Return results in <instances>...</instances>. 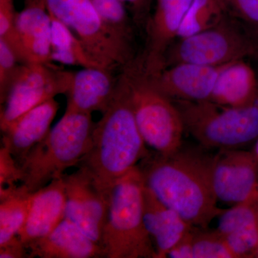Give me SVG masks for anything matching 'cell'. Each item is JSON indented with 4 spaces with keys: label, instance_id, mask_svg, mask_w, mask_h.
<instances>
[{
    "label": "cell",
    "instance_id": "obj_23",
    "mask_svg": "<svg viewBox=\"0 0 258 258\" xmlns=\"http://www.w3.org/2000/svg\"><path fill=\"white\" fill-rule=\"evenodd\" d=\"M227 12L221 0H192L177 37L184 38L217 26L226 18Z\"/></svg>",
    "mask_w": 258,
    "mask_h": 258
},
{
    "label": "cell",
    "instance_id": "obj_18",
    "mask_svg": "<svg viewBox=\"0 0 258 258\" xmlns=\"http://www.w3.org/2000/svg\"><path fill=\"white\" fill-rule=\"evenodd\" d=\"M66 205L62 176L34 193L28 219L18 235L25 245L48 235L66 217Z\"/></svg>",
    "mask_w": 258,
    "mask_h": 258
},
{
    "label": "cell",
    "instance_id": "obj_34",
    "mask_svg": "<svg viewBox=\"0 0 258 258\" xmlns=\"http://www.w3.org/2000/svg\"><path fill=\"white\" fill-rule=\"evenodd\" d=\"M256 257H258V247L257 249V252H256Z\"/></svg>",
    "mask_w": 258,
    "mask_h": 258
},
{
    "label": "cell",
    "instance_id": "obj_20",
    "mask_svg": "<svg viewBox=\"0 0 258 258\" xmlns=\"http://www.w3.org/2000/svg\"><path fill=\"white\" fill-rule=\"evenodd\" d=\"M209 101L233 108L257 103V81L254 70L244 60L227 64L219 76Z\"/></svg>",
    "mask_w": 258,
    "mask_h": 258
},
{
    "label": "cell",
    "instance_id": "obj_3",
    "mask_svg": "<svg viewBox=\"0 0 258 258\" xmlns=\"http://www.w3.org/2000/svg\"><path fill=\"white\" fill-rule=\"evenodd\" d=\"M95 123L91 113L67 109L22 164L23 184L32 193L78 165L91 147Z\"/></svg>",
    "mask_w": 258,
    "mask_h": 258
},
{
    "label": "cell",
    "instance_id": "obj_29",
    "mask_svg": "<svg viewBox=\"0 0 258 258\" xmlns=\"http://www.w3.org/2000/svg\"><path fill=\"white\" fill-rule=\"evenodd\" d=\"M1 258H29L28 248L21 239L16 236L0 247Z\"/></svg>",
    "mask_w": 258,
    "mask_h": 258
},
{
    "label": "cell",
    "instance_id": "obj_21",
    "mask_svg": "<svg viewBox=\"0 0 258 258\" xmlns=\"http://www.w3.org/2000/svg\"><path fill=\"white\" fill-rule=\"evenodd\" d=\"M33 197L34 193L22 184L0 188V247L23 229Z\"/></svg>",
    "mask_w": 258,
    "mask_h": 258
},
{
    "label": "cell",
    "instance_id": "obj_4",
    "mask_svg": "<svg viewBox=\"0 0 258 258\" xmlns=\"http://www.w3.org/2000/svg\"><path fill=\"white\" fill-rule=\"evenodd\" d=\"M144 187L137 166L110 191L101 239L106 258H158L144 224Z\"/></svg>",
    "mask_w": 258,
    "mask_h": 258
},
{
    "label": "cell",
    "instance_id": "obj_16",
    "mask_svg": "<svg viewBox=\"0 0 258 258\" xmlns=\"http://www.w3.org/2000/svg\"><path fill=\"white\" fill-rule=\"evenodd\" d=\"M58 109V102L52 98L27 112L3 132L2 144L20 166L30 151L49 133Z\"/></svg>",
    "mask_w": 258,
    "mask_h": 258
},
{
    "label": "cell",
    "instance_id": "obj_32",
    "mask_svg": "<svg viewBox=\"0 0 258 258\" xmlns=\"http://www.w3.org/2000/svg\"><path fill=\"white\" fill-rule=\"evenodd\" d=\"M252 152H253L254 155L258 158V137L257 139H256L255 144H254V149Z\"/></svg>",
    "mask_w": 258,
    "mask_h": 258
},
{
    "label": "cell",
    "instance_id": "obj_8",
    "mask_svg": "<svg viewBox=\"0 0 258 258\" xmlns=\"http://www.w3.org/2000/svg\"><path fill=\"white\" fill-rule=\"evenodd\" d=\"M258 56V44L225 18L214 28L180 39L164 57V69L179 63L220 66Z\"/></svg>",
    "mask_w": 258,
    "mask_h": 258
},
{
    "label": "cell",
    "instance_id": "obj_25",
    "mask_svg": "<svg viewBox=\"0 0 258 258\" xmlns=\"http://www.w3.org/2000/svg\"><path fill=\"white\" fill-rule=\"evenodd\" d=\"M105 23L120 38L132 43V30L123 2L90 0Z\"/></svg>",
    "mask_w": 258,
    "mask_h": 258
},
{
    "label": "cell",
    "instance_id": "obj_31",
    "mask_svg": "<svg viewBox=\"0 0 258 258\" xmlns=\"http://www.w3.org/2000/svg\"><path fill=\"white\" fill-rule=\"evenodd\" d=\"M123 3H128L133 9L136 20L139 22H143L144 18L149 14L151 0H120Z\"/></svg>",
    "mask_w": 258,
    "mask_h": 258
},
{
    "label": "cell",
    "instance_id": "obj_35",
    "mask_svg": "<svg viewBox=\"0 0 258 258\" xmlns=\"http://www.w3.org/2000/svg\"><path fill=\"white\" fill-rule=\"evenodd\" d=\"M256 191H257V192H258V184H257V188H256Z\"/></svg>",
    "mask_w": 258,
    "mask_h": 258
},
{
    "label": "cell",
    "instance_id": "obj_27",
    "mask_svg": "<svg viewBox=\"0 0 258 258\" xmlns=\"http://www.w3.org/2000/svg\"><path fill=\"white\" fill-rule=\"evenodd\" d=\"M23 169L9 149L2 144L0 149V188L22 182Z\"/></svg>",
    "mask_w": 258,
    "mask_h": 258
},
{
    "label": "cell",
    "instance_id": "obj_28",
    "mask_svg": "<svg viewBox=\"0 0 258 258\" xmlns=\"http://www.w3.org/2000/svg\"><path fill=\"white\" fill-rule=\"evenodd\" d=\"M227 11L247 22L258 25V0H221Z\"/></svg>",
    "mask_w": 258,
    "mask_h": 258
},
{
    "label": "cell",
    "instance_id": "obj_22",
    "mask_svg": "<svg viewBox=\"0 0 258 258\" xmlns=\"http://www.w3.org/2000/svg\"><path fill=\"white\" fill-rule=\"evenodd\" d=\"M50 15L52 19V61L64 64L82 66L83 68H98L90 58L74 32L58 19Z\"/></svg>",
    "mask_w": 258,
    "mask_h": 258
},
{
    "label": "cell",
    "instance_id": "obj_11",
    "mask_svg": "<svg viewBox=\"0 0 258 258\" xmlns=\"http://www.w3.org/2000/svg\"><path fill=\"white\" fill-rule=\"evenodd\" d=\"M212 179L217 201L231 206L242 203L257 188L258 158L240 149L217 151Z\"/></svg>",
    "mask_w": 258,
    "mask_h": 258
},
{
    "label": "cell",
    "instance_id": "obj_12",
    "mask_svg": "<svg viewBox=\"0 0 258 258\" xmlns=\"http://www.w3.org/2000/svg\"><path fill=\"white\" fill-rule=\"evenodd\" d=\"M52 19L46 0H25L16 13L13 36L6 41L23 64L50 63Z\"/></svg>",
    "mask_w": 258,
    "mask_h": 258
},
{
    "label": "cell",
    "instance_id": "obj_26",
    "mask_svg": "<svg viewBox=\"0 0 258 258\" xmlns=\"http://www.w3.org/2000/svg\"><path fill=\"white\" fill-rule=\"evenodd\" d=\"M18 56L4 39L0 38V99L5 101L21 64Z\"/></svg>",
    "mask_w": 258,
    "mask_h": 258
},
{
    "label": "cell",
    "instance_id": "obj_19",
    "mask_svg": "<svg viewBox=\"0 0 258 258\" xmlns=\"http://www.w3.org/2000/svg\"><path fill=\"white\" fill-rule=\"evenodd\" d=\"M144 220L158 258L166 257L169 250L194 227L175 210L161 202L145 184Z\"/></svg>",
    "mask_w": 258,
    "mask_h": 258
},
{
    "label": "cell",
    "instance_id": "obj_33",
    "mask_svg": "<svg viewBox=\"0 0 258 258\" xmlns=\"http://www.w3.org/2000/svg\"><path fill=\"white\" fill-rule=\"evenodd\" d=\"M252 27V32H253V35L255 37L258 39V25H251Z\"/></svg>",
    "mask_w": 258,
    "mask_h": 258
},
{
    "label": "cell",
    "instance_id": "obj_14",
    "mask_svg": "<svg viewBox=\"0 0 258 258\" xmlns=\"http://www.w3.org/2000/svg\"><path fill=\"white\" fill-rule=\"evenodd\" d=\"M192 0H157L155 12L147 27V52L142 60L147 74L164 69V57L175 37Z\"/></svg>",
    "mask_w": 258,
    "mask_h": 258
},
{
    "label": "cell",
    "instance_id": "obj_2",
    "mask_svg": "<svg viewBox=\"0 0 258 258\" xmlns=\"http://www.w3.org/2000/svg\"><path fill=\"white\" fill-rule=\"evenodd\" d=\"M147 146L123 71L111 101L95 124L91 147L76 167L87 171L98 189L109 196L113 186L149 154Z\"/></svg>",
    "mask_w": 258,
    "mask_h": 258
},
{
    "label": "cell",
    "instance_id": "obj_24",
    "mask_svg": "<svg viewBox=\"0 0 258 258\" xmlns=\"http://www.w3.org/2000/svg\"><path fill=\"white\" fill-rule=\"evenodd\" d=\"M192 258H235L224 236L217 230L195 227Z\"/></svg>",
    "mask_w": 258,
    "mask_h": 258
},
{
    "label": "cell",
    "instance_id": "obj_1",
    "mask_svg": "<svg viewBox=\"0 0 258 258\" xmlns=\"http://www.w3.org/2000/svg\"><path fill=\"white\" fill-rule=\"evenodd\" d=\"M202 146L184 145L173 154L154 152L138 166L148 189L193 227L207 228L225 210L213 187L215 154Z\"/></svg>",
    "mask_w": 258,
    "mask_h": 258
},
{
    "label": "cell",
    "instance_id": "obj_13",
    "mask_svg": "<svg viewBox=\"0 0 258 258\" xmlns=\"http://www.w3.org/2000/svg\"><path fill=\"white\" fill-rule=\"evenodd\" d=\"M228 64L210 66L179 63L165 68L157 74L145 73L154 88L169 99L209 101L219 76Z\"/></svg>",
    "mask_w": 258,
    "mask_h": 258
},
{
    "label": "cell",
    "instance_id": "obj_30",
    "mask_svg": "<svg viewBox=\"0 0 258 258\" xmlns=\"http://www.w3.org/2000/svg\"><path fill=\"white\" fill-rule=\"evenodd\" d=\"M194 228L169 250L166 257L192 258Z\"/></svg>",
    "mask_w": 258,
    "mask_h": 258
},
{
    "label": "cell",
    "instance_id": "obj_15",
    "mask_svg": "<svg viewBox=\"0 0 258 258\" xmlns=\"http://www.w3.org/2000/svg\"><path fill=\"white\" fill-rule=\"evenodd\" d=\"M29 258H102L101 244L64 217L48 235L26 244Z\"/></svg>",
    "mask_w": 258,
    "mask_h": 258
},
{
    "label": "cell",
    "instance_id": "obj_6",
    "mask_svg": "<svg viewBox=\"0 0 258 258\" xmlns=\"http://www.w3.org/2000/svg\"><path fill=\"white\" fill-rule=\"evenodd\" d=\"M123 71L136 120L146 144L161 155L175 152L183 144L185 131L174 102L154 88L142 62L132 61Z\"/></svg>",
    "mask_w": 258,
    "mask_h": 258
},
{
    "label": "cell",
    "instance_id": "obj_5",
    "mask_svg": "<svg viewBox=\"0 0 258 258\" xmlns=\"http://www.w3.org/2000/svg\"><path fill=\"white\" fill-rule=\"evenodd\" d=\"M185 132L199 145L211 150L240 149L258 137V102L233 108L210 101L172 100Z\"/></svg>",
    "mask_w": 258,
    "mask_h": 258
},
{
    "label": "cell",
    "instance_id": "obj_17",
    "mask_svg": "<svg viewBox=\"0 0 258 258\" xmlns=\"http://www.w3.org/2000/svg\"><path fill=\"white\" fill-rule=\"evenodd\" d=\"M113 71L100 68H83L74 73L68 93L67 109L84 113H103L114 95L118 79Z\"/></svg>",
    "mask_w": 258,
    "mask_h": 258
},
{
    "label": "cell",
    "instance_id": "obj_9",
    "mask_svg": "<svg viewBox=\"0 0 258 258\" xmlns=\"http://www.w3.org/2000/svg\"><path fill=\"white\" fill-rule=\"evenodd\" d=\"M73 76L74 73L51 66L50 62L21 64L1 106L2 132L32 108L57 95H66Z\"/></svg>",
    "mask_w": 258,
    "mask_h": 258
},
{
    "label": "cell",
    "instance_id": "obj_10",
    "mask_svg": "<svg viewBox=\"0 0 258 258\" xmlns=\"http://www.w3.org/2000/svg\"><path fill=\"white\" fill-rule=\"evenodd\" d=\"M62 179L66 199L64 217L101 244L109 196L98 189L92 177L82 168H78L71 174H64Z\"/></svg>",
    "mask_w": 258,
    "mask_h": 258
},
{
    "label": "cell",
    "instance_id": "obj_7",
    "mask_svg": "<svg viewBox=\"0 0 258 258\" xmlns=\"http://www.w3.org/2000/svg\"><path fill=\"white\" fill-rule=\"evenodd\" d=\"M50 14L64 24L98 68L113 71L133 61L132 43L117 35L90 0H46Z\"/></svg>",
    "mask_w": 258,
    "mask_h": 258
}]
</instances>
